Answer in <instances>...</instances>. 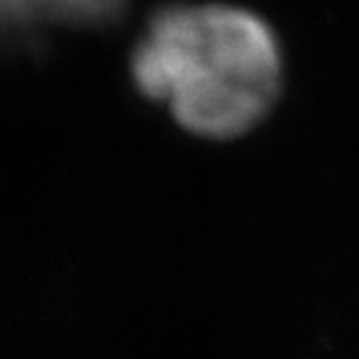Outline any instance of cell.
<instances>
[{"instance_id": "1", "label": "cell", "mask_w": 359, "mask_h": 359, "mask_svg": "<svg viewBox=\"0 0 359 359\" xmlns=\"http://www.w3.org/2000/svg\"><path fill=\"white\" fill-rule=\"evenodd\" d=\"M147 99L205 139L243 136L283 88V53L271 27L237 6L179 3L147 22L130 56Z\"/></svg>"}, {"instance_id": "2", "label": "cell", "mask_w": 359, "mask_h": 359, "mask_svg": "<svg viewBox=\"0 0 359 359\" xmlns=\"http://www.w3.org/2000/svg\"><path fill=\"white\" fill-rule=\"evenodd\" d=\"M130 0H0V56L29 53L59 32L115 22Z\"/></svg>"}]
</instances>
